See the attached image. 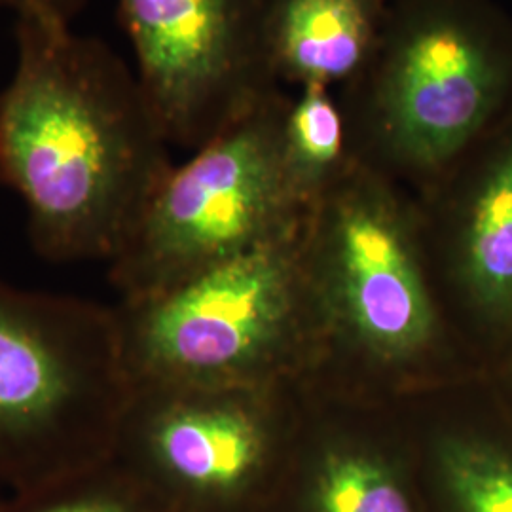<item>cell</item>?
<instances>
[{
  "mask_svg": "<svg viewBox=\"0 0 512 512\" xmlns=\"http://www.w3.org/2000/svg\"><path fill=\"white\" fill-rule=\"evenodd\" d=\"M0 88V181L38 256L110 264L171 171L169 141L128 63L73 25L16 19Z\"/></svg>",
  "mask_w": 512,
  "mask_h": 512,
  "instance_id": "6da1fadb",
  "label": "cell"
},
{
  "mask_svg": "<svg viewBox=\"0 0 512 512\" xmlns=\"http://www.w3.org/2000/svg\"><path fill=\"white\" fill-rule=\"evenodd\" d=\"M340 103L359 162L437 183L512 116L511 14L495 0H389Z\"/></svg>",
  "mask_w": 512,
  "mask_h": 512,
  "instance_id": "7a4b0ae2",
  "label": "cell"
},
{
  "mask_svg": "<svg viewBox=\"0 0 512 512\" xmlns=\"http://www.w3.org/2000/svg\"><path fill=\"white\" fill-rule=\"evenodd\" d=\"M116 311L0 281V492L112 456L131 395Z\"/></svg>",
  "mask_w": 512,
  "mask_h": 512,
  "instance_id": "3957f363",
  "label": "cell"
},
{
  "mask_svg": "<svg viewBox=\"0 0 512 512\" xmlns=\"http://www.w3.org/2000/svg\"><path fill=\"white\" fill-rule=\"evenodd\" d=\"M289 95L277 90L173 165L126 247L109 264L122 300L141 298L224 258L289 236L306 207L287 181L281 126Z\"/></svg>",
  "mask_w": 512,
  "mask_h": 512,
  "instance_id": "277c9868",
  "label": "cell"
},
{
  "mask_svg": "<svg viewBox=\"0 0 512 512\" xmlns=\"http://www.w3.org/2000/svg\"><path fill=\"white\" fill-rule=\"evenodd\" d=\"M296 234L114 306L131 385L241 389L291 311Z\"/></svg>",
  "mask_w": 512,
  "mask_h": 512,
  "instance_id": "5b68a950",
  "label": "cell"
},
{
  "mask_svg": "<svg viewBox=\"0 0 512 512\" xmlns=\"http://www.w3.org/2000/svg\"><path fill=\"white\" fill-rule=\"evenodd\" d=\"M272 0H118L135 74L169 145L202 147L281 90L268 61Z\"/></svg>",
  "mask_w": 512,
  "mask_h": 512,
  "instance_id": "8992f818",
  "label": "cell"
},
{
  "mask_svg": "<svg viewBox=\"0 0 512 512\" xmlns=\"http://www.w3.org/2000/svg\"><path fill=\"white\" fill-rule=\"evenodd\" d=\"M167 512H256L272 446L241 389L133 385L112 456Z\"/></svg>",
  "mask_w": 512,
  "mask_h": 512,
  "instance_id": "52a82bcc",
  "label": "cell"
},
{
  "mask_svg": "<svg viewBox=\"0 0 512 512\" xmlns=\"http://www.w3.org/2000/svg\"><path fill=\"white\" fill-rule=\"evenodd\" d=\"M304 222L353 336L393 361L425 348L435 313L421 277L420 213L389 177L357 160Z\"/></svg>",
  "mask_w": 512,
  "mask_h": 512,
  "instance_id": "ba28073f",
  "label": "cell"
},
{
  "mask_svg": "<svg viewBox=\"0 0 512 512\" xmlns=\"http://www.w3.org/2000/svg\"><path fill=\"white\" fill-rule=\"evenodd\" d=\"M435 220L476 302L512 311V116L431 184Z\"/></svg>",
  "mask_w": 512,
  "mask_h": 512,
  "instance_id": "9c48e42d",
  "label": "cell"
},
{
  "mask_svg": "<svg viewBox=\"0 0 512 512\" xmlns=\"http://www.w3.org/2000/svg\"><path fill=\"white\" fill-rule=\"evenodd\" d=\"M387 12L389 0H272L266 46L275 82L346 88L376 54Z\"/></svg>",
  "mask_w": 512,
  "mask_h": 512,
  "instance_id": "30bf717a",
  "label": "cell"
},
{
  "mask_svg": "<svg viewBox=\"0 0 512 512\" xmlns=\"http://www.w3.org/2000/svg\"><path fill=\"white\" fill-rule=\"evenodd\" d=\"M293 512H425L403 467L365 446H330L294 484Z\"/></svg>",
  "mask_w": 512,
  "mask_h": 512,
  "instance_id": "8fae6325",
  "label": "cell"
},
{
  "mask_svg": "<svg viewBox=\"0 0 512 512\" xmlns=\"http://www.w3.org/2000/svg\"><path fill=\"white\" fill-rule=\"evenodd\" d=\"M281 158L294 196L306 211L357 162L346 112L332 90L304 88L289 97Z\"/></svg>",
  "mask_w": 512,
  "mask_h": 512,
  "instance_id": "7c38bea8",
  "label": "cell"
},
{
  "mask_svg": "<svg viewBox=\"0 0 512 512\" xmlns=\"http://www.w3.org/2000/svg\"><path fill=\"white\" fill-rule=\"evenodd\" d=\"M431 488L435 512H512V450L475 437L444 439Z\"/></svg>",
  "mask_w": 512,
  "mask_h": 512,
  "instance_id": "4fadbf2b",
  "label": "cell"
},
{
  "mask_svg": "<svg viewBox=\"0 0 512 512\" xmlns=\"http://www.w3.org/2000/svg\"><path fill=\"white\" fill-rule=\"evenodd\" d=\"M0 512H167L114 459L2 495Z\"/></svg>",
  "mask_w": 512,
  "mask_h": 512,
  "instance_id": "5bb4252c",
  "label": "cell"
},
{
  "mask_svg": "<svg viewBox=\"0 0 512 512\" xmlns=\"http://www.w3.org/2000/svg\"><path fill=\"white\" fill-rule=\"evenodd\" d=\"M92 0H0V10L12 12L16 19L35 18L73 25Z\"/></svg>",
  "mask_w": 512,
  "mask_h": 512,
  "instance_id": "9a60e30c",
  "label": "cell"
},
{
  "mask_svg": "<svg viewBox=\"0 0 512 512\" xmlns=\"http://www.w3.org/2000/svg\"><path fill=\"white\" fill-rule=\"evenodd\" d=\"M2 495H4V494H2V492H0V499H2Z\"/></svg>",
  "mask_w": 512,
  "mask_h": 512,
  "instance_id": "2e32d148",
  "label": "cell"
}]
</instances>
